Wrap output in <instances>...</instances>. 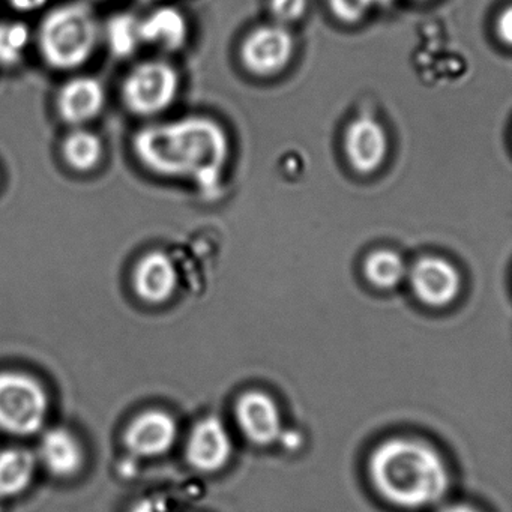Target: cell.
Masks as SVG:
<instances>
[{
    "mask_svg": "<svg viewBox=\"0 0 512 512\" xmlns=\"http://www.w3.org/2000/svg\"><path fill=\"white\" fill-rule=\"evenodd\" d=\"M134 155L148 172L161 178L193 182L206 196L223 185L230 158L226 130L206 116H188L146 125L134 134Z\"/></svg>",
    "mask_w": 512,
    "mask_h": 512,
    "instance_id": "cell-1",
    "label": "cell"
},
{
    "mask_svg": "<svg viewBox=\"0 0 512 512\" xmlns=\"http://www.w3.org/2000/svg\"><path fill=\"white\" fill-rule=\"evenodd\" d=\"M368 470L380 496L400 508H427L439 502L449 487L445 461L421 440L395 437L380 443Z\"/></svg>",
    "mask_w": 512,
    "mask_h": 512,
    "instance_id": "cell-2",
    "label": "cell"
},
{
    "mask_svg": "<svg viewBox=\"0 0 512 512\" xmlns=\"http://www.w3.org/2000/svg\"><path fill=\"white\" fill-rule=\"evenodd\" d=\"M100 23L83 2L59 5L38 29V50L47 67L73 71L91 61L100 44Z\"/></svg>",
    "mask_w": 512,
    "mask_h": 512,
    "instance_id": "cell-3",
    "label": "cell"
},
{
    "mask_svg": "<svg viewBox=\"0 0 512 512\" xmlns=\"http://www.w3.org/2000/svg\"><path fill=\"white\" fill-rule=\"evenodd\" d=\"M181 86L178 70L170 62L149 59L134 65L121 85L125 109L139 118H154L175 103Z\"/></svg>",
    "mask_w": 512,
    "mask_h": 512,
    "instance_id": "cell-4",
    "label": "cell"
},
{
    "mask_svg": "<svg viewBox=\"0 0 512 512\" xmlns=\"http://www.w3.org/2000/svg\"><path fill=\"white\" fill-rule=\"evenodd\" d=\"M47 410L49 398L37 380L16 371L0 373V430L16 436L37 433Z\"/></svg>",
    "mask_w": 512,
    "mask_h": 512,
    "instance_id": "cell-5",
    "label": "cell"
},
{
    "mask_svg": "<svg viewBox=\"0 0 512 512\" xmlns=\"http://www.w3.org/2000/svg\"><path fill=\"white\" fill-rule=\"evenodd\" d=\"M242 64L257 77H272L286 70L295 56V38L280 23L253 29L242 41Z\"/></svg>",
    "mask_w": 512,
    "mask_h": 512,
    "instance_id": "cell-6",
    "label": "cell"
},
{
    "mask_svg": "<svg viewBox=\"0 0 512 512\" xmlns=\"http://www.w3.org/2000/svg\"><path fill=\"white\" fill-rule=\"evenodd\" d=\"M409 283L422 304L442 308L457 299L461 292V275L445 257H421L409 271Z\"/></svg>",
    "mask_w": 512,
    "mask_h": 512,
    "instance_id": "cell-7",
    "label": "cell"
},
{
    "mask_svg": "<svg viewBox=\"0 0 512 512\" xmlns=\"http://www.w3.org/2000/svg\"><path fill=\"white\" fill-rule=\"evenodd\" d=\"M343 148L347 163L355 172L373 175L388 158V133L376 119L362 116L347 127Z\"/></svg>",
    "mask_w": 512,
    "mask_h": 512,
    "instance_id": "cell-8",
    "label": "cell"
},
{
    "mask_svg": "<svg viewBox=\"0 0 512 512\" xmlns=\"http://www.w3.org/2000/svg\"><path fill=\"white\" fill-rule=\"evenodd\" d=\"M106 86L94 76H79L65 82L56 95V112L71 127H83L97 119L106 107Z\"/></svg>",
    "mask_w": 512,
    "mask_h": 512,
    "instance_id": "cell-9",
    "label": "cell"
},
{
    "mask_svg": "<svg viewBox=\"0 0 512 512\" xmlns=\"http://www.w3.org/2000/svg\"><path fill=\"white\" fill-rule=\"evenodd\" d=\"M236 421L242 433L256 445L277 442L283 433L280 410L265 392L251 391L236 404Z\"/></svg>",
    "mask_w": 512,
    "mask_h": 512,
    "instance_id": "cell-10",
    "label": "cell"
},
{
    "mask_svg": "<svg viewBox=\"0 0 512 512\" xmlns=\"http://www.w3.org/2000/svg\"><path fill=\"white\" fill-rule=\"evenodd\" d=\"M133 287L148 304L169 301L178 287V271L169 254L154 250L140 257L134 266Z\"/></svg>",
    "mask_w": 512,
    "mask_h": 512,
    "instance_id": "cell-11",
    "label": "cell"
},
{
    "mask_svg": "<svg viewBox=\"0 0 512 512\" xmlns=\"http://www.w3.org/2000/svg\"><path fill=\"white\" fill-rule=\"evenodd\" d=\"M230 455L232 439L220 419L209 416L191 431L187 445V458L191 466L202 472H215L226 466Z\"/></svg>",
    "mask_w": 512,
    "mask_h": 512,
    "instance_id": "cell-12",
    "label": "cell"
},
{
    "mask_svg": "<svg viewBox=\"0 0 512 512\" xmlns=\"http://www.w3.org/2000/svg\"><path fill=\"white\" fill-rule=\"evenodd\" d=\"M178 427L172 416L161 410H151L137 416L125 434V443L139 457H155L172 448Z\"/></svg>",
    "mask_w": 512,
    "mask_h": 512,
    "instance_id": "cell-13",
    "label": "cell"
},
{
    "mask_svg": "<svg viewBox=\"0 0 512 512\" xmlns=\"http://www.w3.org/2000/svg\"><path fill=\"white\" fill-rule=\"evenodd\" d=\"M142 44L175 53L187 44L188 23L184 14L173 7H160L140 20Z\"/></svg>",
    "mask_w": 512,
    "mask_h": 512,
    "instance_id": "cell-14",
    "label": "cell"
},
{
    "mask_svg": "<svg viewBox=\"0 0 512 512\" xmlns=\"http://www.w3.org/2000/svg\"><path fill=\"white\" fill-rule=\"evenodd\" d=\"M40 458L50 473L59 478H68L76 475L82 467V446L70 431L53 428L41 440Z\"/></svg>",
    "mask_w": 512,
    "mask_h": 512,
    "instance_id": "cell-15",
    "label": "cell"
},
{
    "mask_svg": "<svg viewBox=\"0 0 512 512\" xmlns=\"http://www.w3.org/2000/svg\"><path fill=\"white\" fill-rule=\"evenodd\" d=\"M62 158L74 172L89 173L97 169L104 157L103 140L98 134L76 128L62 140Z\"/></svg>",
    "mask_w": 512,
    "mask_h": 512,
    "instance_id": "cell-16",
    "label": "cell"
},
{
    "mask_svg": "<svg viewBox=\"0 0 512 512\" xmlns=\"http://www.w3.org/2000/svg\"><path fill=\"white\" fill-rule=\"evenodd\" d=\"M37 460L28 449L10 448L0 452V496L22 493L34 478Z\"/></svg>",
    "mask_w": 512,
    "mask_h": 512,
    "instance_id": "cell-17",
    "label": "cell"
},
{
    "mask_svg": "<svg viewBox=\"0 0 512 512\" xmlns=\"http://www.w3.org/2000/svg\"><path fill=\"white\" fill-rule=\"evenodd\" d=\"M362 269H364L365 278L370 281V284L382 290L394 289L407 274L403 257L389 248L371 251L365 257Z\"/></svg>",
    "mask_w": 512,
    "mask_h": 512,
    "instance_id": "cell-18",
    "label": "cell"
},
{
    "mask_svg": "<svg viewBox=\"0 0 512 512\" xmlns=\"http://www.w3.org/2000/svg\"><path fill=\"white\" fill-rule=\"evenodd\" d=\"M139 25V17L131 13H119L110 17L104 29V40L113 58L128 59L137 52L142 44Z\"/></svg>",
    "mask_w": 512,
    "mask_h": 512,
    "instance_id": "cell-19",
    "label": "cell"
},
{
    "mask_svg": "<svg viewBox=\"0 0 512 512\" xmlns=\"http://www.w3.org/2000/svg\"><path fill=\"white\" fill-rule=\"evenodd\" d=\"M29 43L31 31L25 23H0V67L11 68L19 64Z\"/></svg>",
    "mask_w": 512,
    "mask_h": 512,
    "instance_id": "cell-20",
    "label": "cell"
},
{
    "mask_svg": "<svg viewBox=\"0 0 512 512\" xmlns=\"http://www.w3.org/2000/svg\"><path fill=\"white\" fill-rule=\"evenodd\" d=\"M307 10L308 0H269V11L280 25L298 22Z\"/></svg>",
    "mask_w": 512,
    "mask_h": 512,
    "instance_id": "cell-21",
    "label": "cell"
},
{
    "mask_svg": "<svg viewBox=\"0 0 512 512\" xmlns=\"http://www.w3.org/2000/svg\"><path fill=\"white\" fill-rule=\"evenodd\" d=\"M373 5V0H329L332 13L346 23L359 22Z\"/></svg>",
    "mask_w": 512,
    "mask_h": 512,
    "instance_id": "cell-22",
    "label": "cell"
},
{
    "mask_svg": "<svg viewBox=\"0 0 512 512\" xmlns=\"http://www.w3.org/2000/svg\"><path fill=\"white\" fill-rule=\"evenodd\" d=\"M496 31L497 35H499L500 40L503 41V44L509 46L511 44L512 38V11L511 8H505L502 14H500L499 19L496 22Z\"/></svg>",
    "mask_w": 512,
    "mask_h": 512,
    "instance_id": "cell-23",
    "label": "cell"
},
{
    "mask_svg": "<svg viewBox=\"0 0 512 512\" xmlns=\"http://www.w3.org/2000/svg\"><path fill=\"white\" fill-rule=\"evenodd\" d=\"M49 0H10L11 7L19 13H32L40 10Z\"/></svg>",
    "mask_w": 512,
    "mask_h": 512,
    "instance_id": "cell-24",
    "label": "cell"
},
{
    "mask_svg": "<svg viewBox=\"0 0 512 512\" xmlns=\"http://www.w3.org/2000/svg\"><path fill=\"white\" fill-rule=\"evenodd\" d=\"M278 439L281 440L284 448L290 449V451H296L302 445V436L298 431H284Z\"/></svg>",
    "mask_w": 512,
    "mask_h": 512,
    "instance_id": "cell-25",
    "label": "cell"
},
{
    "mask_svg": "<svg viewBox=\"0 0 512 512\" xmlns=\"http://www.w3.org/2000/svg\"><path fill=\"white\" fill-rule=\"evenodd\" d=\"M133 512H163V509H161V506H158L154 500H143L142 503H137Z\"/></svg>",
    "mask_w": 512,
    "mask_h": 512,
    "instance_id": "cell-26",
    "label": "cell"
},
{
    "mask_svg": "<svg viewBox=\"0 0 512 512\" xmlns=\"http://www.w3.org/2000/svg\"><path fill=\"white\" fill-rule=\"evenodd\" d=\"M440 512H479L475 508L469 505H449L443 508Z\"/></svg>",
    "mask_w": 512,
    "mask_h": 512,
    "instance_id": "cell-27",
    "label": "cell"
},
{
    "mask_svg": "<svg viewBox=\"0 0 512 512\" xmlns=\"http://www.w3.org/2000/svg\"><path fill=\"white\" fill-rule=\"evenodd\" d=\"M388 2H392V0H373V4H388Z\"/></svg>",
    "mask_w": 512,
    "mask_h": 512,
    "instance_id": "cell-28",
    "label": "cell"
},
{
    "mask_svg": "<svg viewBox=\"0 0 512 512\" xmlns=\"http://www.w3.org/2000/svg\"><path fill=\"white\" fill-rule=\"evenodd\" d=\"M142 2H146V4H154V2H160V0H142Z\"/></svg>",
    "mask_w": 512,
    "mask_h": 512,
    "instance_id": "cell-29",
    "label": "cell"
}]
</instances>
